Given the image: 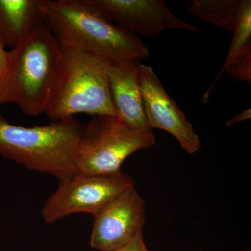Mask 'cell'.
Here are the masks:
<instances>
[{
  "label": "cell",
  "instance_id": "1",
  "mask_svg": "<svg viewBox=\"0 0 251 251\" xmlns=\"http://www.w3.org/2000/svg\"><path fill=\"white\" fill-rule=\"evenodd\" d=\"M44 23L61 45L108 62L150 57L140 37L110 21L91 0H46Z\"/></svg>",
  "mask_w": 251,
  "mask_h": 251
},
{
  "label": "cell",
  "instance_id": "2",
  "mask_svg": "<svg viewBox=\"0 0 251 251\" xmlns=\"http://www.w3.org/2000/svg\"><path fill=\"white\" fill-rule=\"evenodd\" d=\"M61 44L44 23L7 52L0 107L15 104L29 116L46 113Z\"/></svg>",
  "mask_w": 251,
  "mask_h": 251
},
{
  "label": "cell",
  "instance_id": "3",
  "mask_svg": "<svg viewBox=\"0 0 251 251\" xmlns=\"http://www.w3.org/2000/svg\"><path fill=\"white\" fill-rule=\"evenodd\" d=\"M83 127L74 117L25 127L12 125L0 112V155L62 182L77 174L75 152Z\"/></svg>",
  "mask_w": 251,
  "mask_h": 251
},
{
  "label": "cell",
  "instance_id": "4",
  "mask_svg": "<svg viewBox=\"0 0 251 251\" xmlns=\"http://www.w3.org/2000/svg\"><path fill=\"white\" fill-rule=\"evenodd\" d=\"M46 114L52 122L79 113L116 116L103 61L61 45Z\"/></svg>",
  "mask_w": 251,
  "mask_h": 251
},
{
  "label": "cell",
  "instance_id": "5",
  "mask_svg": "<svg viewBox=\"0 0 251 251\" xmlns=\"http://www.w3.org/2000/svg\"><path fill=\"white\" fill-rule=\"evenodd\" d=\"M155 143L150 128H133L116 116L94 115L84 124L75 152V171L103 176L121 174L122 163L128 156Z\"/></svg>",
  "mask_w": 251,
  "mask_h": 251
},
{
  "label": "cell",
  "instance_id": "6",
  "mask_svg": "<svg viewBox=\"0 0 251 251\" xmlns=\"http://www.w3.org/2000/svg\"><path fill=\"white\" fill-rule=\"evenodd\" d=\"M133 186V179L122 173L115 176L77 173L59 182V187L46 201L41 214L50 224L76 213H87L94 217L117 196Z\"/></svg>",
  "mask_w": 251,
  "mask_h": 251
},
{
  "label": "cell",
  "instance_id": "7",
  "mask_svg": "<svg viewBox=\"0 0 251 251\" xmlns=\"http://www.w3.org/2000/svg\"><path fill=\"white\" fill-rule=\"evenodd\" d=\"M139 79L149 128L168 132L186 152L190 154L197 152L201 144L193 125L177 103L167 93L152 68L140 64Z\"/></svg>",
  "mask_w": 251,
  "mask_h": 251
},
{
  "label": "cell",
  "instance_id": "8",
  "mask_svg": "<svg viewBox=\"0 0 251 251\" xmlns=\"http://www.w3.org/2000/svg\"><path fill=\"white\" fill-rule=\"evenodd\" d=\"M94 218L91 247L101 251H115L143 232L145 201L133 186L117 196Z\"/></svg>",
  "mask_w": 251,
  "mask_h": 251
},
{
  "label": "cell",
  "instance_id": "9",
  "mask_svg": "<svg viewBox=\"0 0 251 251\" xmlns=\"http://www.w3.org/2000/svg\"><path fill=\"white\" fill-rule=\"evenodd\" d=\"M92 4L119 25L133 34L153 38L166 29L199 32L170 11L163 0H91Z\"/></svg>",
  "mask_w": 251,
  "mask_h": 251
},
{
  "label": "cell",
  "instance_id": "10",
  "mask_svg": "<svg viewBox=\"0 0 251 251\" xmlns=\"http://www.w3.org/2000/svg\"><path fill=\"white\" fill-rule=\"evenodd\" d=\"M102 61L117 117L133 128H150L140 92V60L131 59L120 62Z\"/></svg>",
  "mask_w": 251,
  "mask_h": 251
},
{
  "label": "cell",
  "instance_id": "11",
  "mask_svg": "<svg viewBox=\"0 0 251 251\" xmlns=\"http://www.w3.org/2000/svg\"><path fill=\"white\" fill-rule=\"evenodd\" d=\"M46 0H0V41L6 47L18 45L44 23Z\"/></svg>",
  "mask_w": 251,
  "mask_h": 251
},
{
  "label": "cell",
  "instance_id": "12",
  "mask_svg": "<svg viewBox=\"0 0 251 251\" xmlns=\"http://www.w3.org/2000/svg\"><path fill=\"white\" fill-rule=\"evenodd\" d=\"M233 39L229 48L228 54L226 57L224 65L220 69L217 76L203 96L202 102L206 103L209 99V94L220 77L226 72V69L232 64L247 46L251 44V0H239L236 9L234 19Z\"/></svg>",
  "mask_w": 251,
  "mask_h": 251
},
{
  "label": "cell",
  "instance_id": "13",
  "mask_svg": "<svg viewBox=\"0 0 251 251\" xmlns=\"http://www.w3.org/2000/svg\"><path fill=\"white\" fill-rule=\"evenodd\" d=\"M239 0H193L187 9L205 22L212 23L225 30H233L234 19Z\"/></svg>",
  "mask_w": 251,
  "mask_h": 251
},
{
  "label": "cell",
  "instance_id": "14",
  "mask_svg": "<svg viewBox=\"0 0 251 251\" xmlns=\"http://www.w3.org/2000/svg\"><path fill=\"white\" fill-rule=\"evenodd\" d=\"M225 72L237 82L244 81L251 85V44L238 56Z\"/></svg>",
  "mask_w": 251,
  "mask_h": 251
},
{
  "label": "cell",
  "instance_id": "15",
  "mask_svg": "<svg viewBox=\"0 0 251 251\" xmlns=\"http://www.w3.org/2000/svg\"><path fill=\"white\" fill-rule=\"evenodd\" d=\"M115 251H148L144 242L143 232H140L131 242L125 247Z\"/></svg>",
  "mask_w": 251,
  "mask_h": 251
},
{
  "label": "cell",
  "instance_id": "16",
  "mask_svg": "<svg viewBox=\"0 0 251 251\" xmlns=\"http://www.w3.org/2000/svg\"><path fill=\"white\" fill-rule=\"evenodd\" d=\"M251 117V108L247 109V110H243L239 113L236 114L233 117L228 120L226 123V126L231 127L232 126L237 125L239 122L246 121V120H250Z\"/></svg>",
  "mask_w": 251,
  "mask_h": 251
},
{
  "label": "cell",
  "instance_id": "17",
  "mask_svg": "<svg viewBox=\"0 0 251 251\" xmlns=\"http://www.w3.org/2000/svg\"><path fill=\"white\" fill-rule=\"evenodd\" d=\"M7 52L5 46L0 41V79L4 75L7 66Z\"/></svg>",
  "mask_w": 251,
  "mask_h": 251
}]
</instances>
